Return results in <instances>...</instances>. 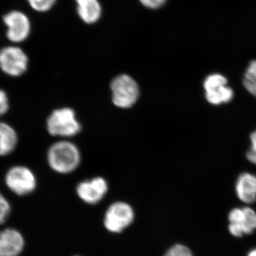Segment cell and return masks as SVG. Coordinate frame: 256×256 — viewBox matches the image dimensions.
Instances as JSON below:
<instances>
[{
  "label": "cell",
  "instance_id": "5b68a950",
  "mask_svg": "<svg viewBox=\"0 0 256 256\" xmlns=\"http://www.w3.org/2000/svg\"><path fill=\"white\" fill-rule=\"evenodd\" d=\"M203 87L206 100L210 105H223L234 99L233 88L229 86L228 79L223 74H210L204 80Z\"/></svg>",
  "mask_w": 256,
  "mask_h": 256
},
{
  "label": "cell",
  "instance_id": "30bf717a",
  "mask_svg": "<svg viewBox=\"0 0 256 256\" xmlns=\"http://www.w3.org/2000/svg\"><path fill=\"white\" fill-rule=\"evenodd\" d=\"M108 190L107 182L104 178H96L79 184L76 190L82 201L94 204L104 198Z\"/></svg>",
  "mask_w": 256,
  "mask_h": 256
},
{
  "label": "cell",
  "instance_id": "8992f818",
  "mask_svg": "<svg viewBox=\"0 0 256 256\" xmlns=\"http://www.w3.org/2000/svg\"><path fill=\"white\" fill-rule=\"evenodd\" d=\"M4 180L10 191L20 196L30 194L36 188V176L30 168L23 165H15L10 168Z\"/></svg>",
  "mask_w": 256,
  "mask_h": 256
},
{
  "label": "cell",
  "instance_id": "d6986e66",
  "mask_svg": "<svg viewBox=\"0 0 256 256\" xmlns=\"http://www.w3.org/2000/svg\"><path fill=\"white\" fill-rule=\"evenodd\" d=\"M164 256H193V255L188 247L178 244L168 250Z\"/></svg>",
  "mask_w": 256,
  "mask_h": 256
},
{
  "label": "cell",
  "instance_id": "5bb4252c",
  "mask_svg": "<svg viewBox=\"0 0 256 256\" xmlns=\"http://www.w3.org/2000/svg\"><path fill=\"white\" fill-rule=\"evenodd\" d=\"M18 136L10 124L0 122V156H9L16 149Z\"/></svg>",
  "mask_w": 256,
  "mask_h": 256
},
{
  "label": "cell",
  "instance_id": "4fadbf2b",
  "mask_svg": "<svg viewBox=\"0 0 256 256\" xmlns=\"http://www.w3.org/2000/svg\"><path fill=\"white\" fill-rule=\"evenodd\" d=\"M77 12L84 22L92 24L97 22L102 14V8L98 0H76Z\"/></svg>",
  "mask_w": 256,
  "mask_h": 256
},
{
  "label": "cell",
  "instance_id": "9a60e30c",
  "mask_svg": "<svg viewBox=\"0 0 256 256\" xmlns=\"http://www.w3.org/2000/svg\"><path fill=\"white\" fill-rule=\"evenodd\" d=\"M242 86L256 99V60L250 62L247 67L242 78Z\"/></svg>",
  "mask_w": 256,
  "mask_h": 256
},
{
  "label": "cell",
  "instance_id": "8fae6325",
  "mask_svg": "<svg viewBox=\"0 0 256 256\" xmlns=\"http://www.w3.org/2000/svg\"><path fill=\"white\" fill-rule=\"evenodd\" d=\"M24 246L22 234L16 229L8 228L0 232V256H18Z\"/></svg>",
  "mask_w": 256,
  "mask_h": 256
},
{
  "label": "cell",
  "instance_id": "52a82bcc",
  "mask_svg": "<svg viewBox=\"0 0 256 256\" xmlns=\"http://www.w3.org/2000/svg\"><path fill=\"white\" fill-rule=\"evenodd\" d=\"M28 67V57L18 45H10L0 50V69L9 76H21Z\"/></svg>",
  "mask_w": 256,
  "mask_h": 256
},
{
  "label": "cell",
  "instance_id": "6da1fadb",
  "mask_svg": "<svg viewBox=\"0 0 256 256\" xmlns=\"http://www.w3.org/2000/svg\"><path fill=\"white\" fill-rule=\"evenodd\" d=\"M47 162L58 174H69L78 168L82 160L80 152L73 142L66 140L54 143L48 148Z\"/></svg>",
  "mask_w": 256,
  "mask_h": 256
},
{
  "label": "cell",
  "instance_id": "ac0fdd59",
  "mask_svg": "<svg viewBox=\"0 0 256 256\" xmlns=\"http://www.w3.org/2000/svg\"><path fill=\"white\" fill-rule=\"evenodd\" d=\"M250 148L246 152V156L249 162L256 165V130L250 136Z\"/></svg>",
  "mask_w": 256,
  "mask_h": 256
},
{
  "label": "cell",
  "instance_id": "ba28073f",
  "mask_svg": "<svg viewBox=\"0 0 256 256\" xmlns=\"http://www.w3.org/2000/svg\"><path fill=\"white\" fill-rule=\"evenodd\" d=\"M134 212L131 206L128 204L118 202L109 207L104 224L108 230L119 233L132 224Z\"/></svg>",
  "mask_w": 256,
  "mask_h": 256
},
{
  "label": "cell",
  "instance_id": "9c48e42d",
  "mask_svg": "<svg viewBox=\"0 0 256 256\" xmlns=\"http://www.w3.org/2000/svg\"><path fill=\"white\" fill-rule=\"evenodd\" d=\"M229 230L234 236L242 237L256 229V214L248 207L235 208L229 214Z\"/></svg>",
  "mask_w": 256,
  "mask_h": 256
},
{
  "label": "cell",
  "instance_id": "ffe728a7",
  "mask_svg": "<svg viewBox=\"0 0 256 256\" xmlns=\"http://www.w3.org/2000/svg\"><path fill=\"white\" fill-rule=\"evenodd\" d=\"M10 109V101L8 94L0 88V118L4 116Z\"/></svg>",
  "mask_w": 256,
  "mask_h": 256
},
{
  "label": "cell",
  "instance_id": "3957f363",
  "mask_svg": "<svg viewBox=\"0 0 256 256\" xmlns=\"http://www.w3.org/2000/svg\"><path fill=\"white\" fill-rule=\"evenodd\" d=\"M112 102L116 107L127 109L132 107L140 97L137 82L128 74L118 76L110 84Z\"/></svg>",
  "mask_w": 256,
  "mask_h": 256
},
{
  "label": "cell",
  "instance_id": "7402d4cb",
  "mask_svg": "<svg viewBox=\"0 0 256 256\" xmlns=\"http://www.w3.org/2000/svg\"><path fill=\"white\" fill-rule=\"evenodd\" d=\"M248 256H256V250H252V252H250V254H249Z\"/></svg>",
  "mask_w": 256,
  "mask_h": 256
},
{
  "label": "cell",
  "instance_id": "2e32d148",
  "mask_svg": "<svg viewBox=\"0 0 256 256\" xmlns=\"http://www.w3.org/2000/svg\"><path fill=\"white\" fill-rule=\"evenodd\" d=\"M28 6L36 12L44 13L54 6L57 0H26Z\"/></svg>",
  "mask_w": 256,
  "mask_h": 256
},
{
  "label": "cell",
  "instance_id": "277c9868",
  "mask_svg": "<svg viewBox=\"0 0 256 256\" xmlns=\"http://www.w3.org/2000/svg\"><path fill=\"white\" fill-rule=\"evenodd\" d=\"M6 28V37L13 44L18 45L28 40L32 32V23L26 13L18 10H12L2 16Z\"/></svg>",
  "mask_w": 256,
  "mask_h": 256
},
{
  "label": "cell",
  "instance_id": "7a4b0ae2",
  "mask_svg": "<svg viewBox=\"0 0 256 256\" xmlns=\"http://www.w3.org/2000/svg\"><path fill=\"white\" fill-rule=\"evenodd\" d=\"M46 130L52 136L70 138L80 132L82 126L73 109L62 108L50 114L46 120Z\"/></svg>",
  "mask_w": 256,
  "mask_h": 256
},
{
  "label": "cell",
  "instance_id": "44dd1931",
  "mask_svg": "<svg viewBox=\"0 0 256 256\" xmlns=\"http://www.w3.org/2000/svg\"><path fill=\"white\" fill-rule=\"evenodd\" d=\"M141 4L149 9L156 10L162 6L166 0H140Z\"/></svg>",
  "mask_w": 256,
  "mask_h": 256
},
{
  "label": "cell",
  "instance_id": "7c38bea8",
  "mask_svg": "<svg viewBox=\"0 0 256 256\" xmlns=\"http://www.w3.org/2000/svg\"><path fill=\"white\" fill-rule=\"evenodd\" d=\"M236 192L239 200L244 203L252 204L256 201V175L244 172L239 175Z\"/></svg>",
  "mask_w": 256,
  "mask_h": 256
},
{
  "label": "cell",
  "instance_id": "e0dca14e",
  "mask_svg": "<svg viewBox=\"0 0 256 256\" xmlns=\"http://www.w3.org/2000/svg\"><path fill=\"white\" fill-rule=\"evenodd\" d=\"M11 214L10 202L0 192V225L4 224Z\"/></svg>",
  "mask_w": 256,
  "mask_h": 256
}]
</instances>
